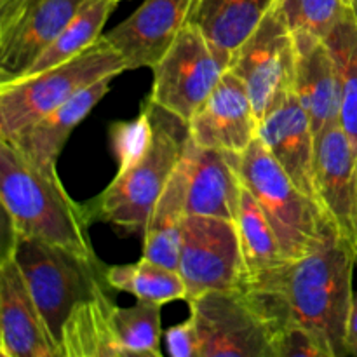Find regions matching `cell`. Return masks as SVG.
I'll use <instances>...</instances> for the list:
<instances>
[{"label": "cell", "instance_id": "obj_7", "mask_svg": "<svg viewBox=\"0 0 357 357\" xmlns=\"http://www.w3.org/2000/svg\"><path fill=\"white\" fill-rule=\"evenodd\" d=\"M229 66V58L197 26L187 24L152 66L153 82L146 101L188 124L216 89Z\"/></svg>", "mask_w": 357, "mask_h": 357}, {"label": "cell", "instance_id": "obj_19", "mask_svg": "<svg viewBox=\"0 0 357 357\" xmlns=\"http://www.w3.org/2000/svg\"><path fill=\"white\" fill-rule=\"evenodd\" d=\"M112 79L114 77H107V79H101L84 87L61 107L49 112L38 121L31 122L30 126H26L23 131H20L7 142L13 143L24 157H28L37 166H56V160H58L65 143L68 142L72 131L89 115L98 101H101V98L110 91Z\"/></svg>", "mask_w": 357, "mask_h": 357}, {"label": "cell", "instance_id": "obj_26", "mask_svg": "<svg viewBox=\"0 0 357 357\" xmlns=\"http://www.w3.org/2000/svg\"><path fill=\"white\" fill-rule=\"evenodd\" d=\"M337 68L340 124L357 150V16L347 14L324 38Z\"/></svg>", "mask_w": 357, "mask_h": 357}, {"label": "cell", "instance_id": "obj_10", "mask_svg": "<svg viewBox=\"0 0 357 357\" xmlns=\"http://www.w3.org/2000/svg\"><path fill=\"white\" fill-rule=\"evenodd\" d=\"M187 303L201 357H274L271 331L241 289L209 291Z\"/></svg>", "mask_w": 357, "mask_h": 357}, {"label": "cell", "instance_id": "obj_11", "mask_svg": "<svg viewBox=\"0 0 357 357\" xmlns=\"http://www.w3.org/2000/svg\"><path fill=\"white\" fill-rule=\"evenodd\" d=\"M87 0H33L0 24V82L20 79Z\"/></svg>", "mask_w": 357, "mask_h": 357}, {"label": "cell", "instance_id": "obj_14", "mask_svg": "<svg viewBox=\"0 0 357 357\" xmlns=\"http://www.w3.org/2000/svg\"><path fill=\"white\" fill-rule=\"evenodd\" d=\"M357 150L340 122L316 135L314 188L324 216L354 248V173Z\"/></svg>", "mask_w": 357, "mask_h": 357}, {"label": "cell", "instance_id": "obj_22", "mask_svg": "<svg viewBox=\"0 0 357 357\" xmlns=\"http://www.w3.org/2000/svg\"><path fill=\"white\" fill-rule=\"evenodd\" d=\"M278 0H197L190 24L229 61Z\"/></svg>", "mask_w": 357, "mask_h": 357}, {"label": "cell", "instance_id": "obj_6", "mask_svg": "<svg viewBox=\"0 0 357 357\" xmlns=\"http://www.w3.org/2000/svg\"><path fill=\"white\" fill-rule=\"evenodd\" d=\"M237 171L271 222L288 260L312 251L337 229L317 202L293 183L260 138L237 157Z\"/></svg>", "mask_w": 357, "mask_h": 357}, {"label": "cell", "instance_id": "obj_13", "mask_svg": "<svg viewBox=\"0 0 357 357\" xmlns=\"http://www.w3.org/2000/svg\"><path fill=\"white\" fill-rule=\"evenodd\" d=\"M197 0H145L105 38L121 52L128 70L152 68L190 24Z\"/></svg>", "mask_w": 357, "mask_h": 357}, {"label": "cell", "instance_id": "obj_24", "mask_svg": "<svg viewBox=\"0 0 357 357\" xmlns=\"http://www.w3.org/2000/svg\"><path fill=\"white\" fill-rule=\"evenodd\" d=\"M107 282L115 291H124L139 302L164 303L187 300V286L180 272L142 257L136 264L108 265Z\"/></svg>", "mask_w": 357, "mask_h": 357}, {"label": "cell", "instance_id": "obj_17", "mask_svg": "<svg viewBox=\"0 0 357 357\" xmlns=\"http://www.w3.org/2000/svg\"><path fill=\"white\" fill-rule=\"evenodd\" d=\"M258 138L267 146L272 157L281 164L293 183L317 202L314 188L316 135L309 114L295 93L289 94L282 103L272 108L261 119L258 126Z\"/></svg>", "mask_w": 357, "mask_h": 357}, {"label": "cell", "instance_id": "obj_25", "mask_svg": "<svg viewBox=\"0 0 357 357\" xmlns=\"http://www.w3.org/2000/svg\"><path fill=\"white\" fill-rule=\"evenodd\" d=\"M117 3V0H87L23 77L54 68L89 49L103 35L105 23Z\"/></svg>", "mask_w": 357, "mask_h": 357}, {"label": "cell", "instance_id": "obj_1", "mask_svg": "<svg viewBox=\"0 0 357 357\" xmlns=\"http://www.w3.org/2000/svg\"><path fill=\"white\" fill-rule=\"evenodd\" d=\"M352 244L331 230L312 251L288 261L261 284L241 289L260 312L268 331L286 323L309 330L330 357H347L351 317Z\"/></svg>", "mask_w": 357, "mask_h": 357}, {"label": "cell", "instance_id": "obj_35", "mask_svg": "<svg viewBox=\"0 0 357 357\" xmlns=\"http://www.w3.org/2000/svg\"><path fill=\"white\" fill-rule=\"evenodd\" d=\"M356 261H357V246H356Z\"/></svg>", "mask_w": 357, "mask_h": 357}, {"label": "cell", "instance_id": "obj_2", "mask_svg": "<svg viewBox=\"0 0 357 357\" xmlns=\"http://www.w3.org/2000/svg\"><path fill=\"white\" fill-rule=\"evenodd\" d=\"M0 201L13 237L40 239L96 258L87 204L73 201L56 166L40 167L7 139H0Z\"/></svg>", "mask_w": 357, "mask_h": 357}, {"label": "cell", "instance_id": "obj_27", "mask_svg": "<svg viewBox=\"0 0 357 357\" xmlns=\"http://www.w3.org/2000/svg\"><path fill=\"white\" fill-rule=\"evenodd\" d=\"M160 307L136 302L128 309H115V328L126 357H160Z\"/></svg>", "mask_w": 357, "mask_h": 357}, {"label": "cell", "instance_id": "obj_34", "mask_svg": "<svg viewBox=\"0 0 357 357\" xmlns=\"http://www.w3.org/2000/svg\"><path fill=\"white\" fill-rule=\"evenodd\" d=\"M351 3H352V9H354V13L357 16V0H351Z\"/></svg>", "mask_w": 357, "mask_h": 357}, {"label": "cell", "instance_id": "obj_31", "mask_svg": "<svg viewBox=\"0 0 357 357\" xmlns=\"http://www.w3.org/2000/svg\"><path fill=\"white\" fill-rule=\"evenodd\" d=\"M347 352H349V356L357 357V293H354V300H352V309H351V317H349Z\"/></svg>", "mask_w": 357, "mask_h": 357}, {"label": "cell", "instance_id": "obj_30", "mask_svg": "<svg viewBox=\"0 0 357 357\" xmlns=\"http://www.w3.org/2000/svg\"><path fill=\"white\" fill-rule=\"evenodd\" d=\"M166 344L167 354L173 357H201L197 328L190 316L187 321L167 330Z\"/></svg>", "mask_w": 357, "mask_h": 357}, {"label": "cell", "instance_id": "obj_5", "mask_svg": "<svg viewBox=\"0 0 357 357\" xmlns=\"http://www.w3.org/2000/svg\"><path fill=\"white\" fill-rule=\"evenodd\" d=\"M126 70L128 65L121 52L101 35L70 61L35 75L0 82V139L14 138L84 87L107 77H117Z\"/></svg>", "mask_w": 357, "mask_h": 357}, {"label": "cell", "instance_id": "obj_12", "mask_svg": "<svg viewBox=\"0 0 357 357\" xmlns=\"http://www.w3.org/2000/svg\"><path fill=\"white\" fill-rule=\"evenodd\" d=\"M257 117L243 80L227 70L211 96L188 122L190 139L199 146L241 153L258 138Z\"/></svg>", "mask_w": 357, "mask_h": 357}, {"label": "cell", "instance_id": "obj_29", "mask_svg": "<svg viewBox=\"0 0 357 357\" xmlns=\"http://www.w3.org/2000/svg\"><path fill=\"white\" fill-rule=\"evenodd\" d=\"M274 357H330L317 338L296 323H286L271 333Z\"/></svg>", "mask_w": 357, "mask_h": 357}, {"label": "cell", "instance_id": "obj_28", "mask_svg": "<svg viewBox=\"0 0 357 357\" xmlns=\"http://www.w3.org/2000/svg\"><path fill=\"white\" fill-rule=\"evenodd\" d=\"M274 9L293 33L305 31L323 40L354 10L351 0H278Z\"/></svg>", "mask_w": 357, "mask_h": 357}, {"label": "cell", "instance_id": "obj_23", "mask_svg": "<svg viewBox=\"0 0 357 357\" xmlns=\"http://www.w3.org/2000/svg\"><path fill=\"white\" fill-rule=\"evenodd\" d=\"M187 218V169L183 157L153 206L143 232V257L178 271L181 230Z\"/></svg>", "mask_w": 357, "mask_h": 357}, {"label": "cell", "instance_id": "obj_3", "mask_svg": "<svg viewBox=\"0 0 357 357\" xmlns=\"http://www.w3.org/2000/svg\"><path fill=\"white\" fill-rule=\"evenodd\" d=\"M152 136L142 152L121 162L117 176L87 202L91 218L112 223L131 234L145 232L153 206L183 157L188 124L164 108L146 101Z\"/></svg>", "mask_w": 357, "mask_h": 357}, {"label": "cell", "instance_id": "obj_16", "mask_svg": "<svg viewBox=\"0 0 357 357\" xmlns=\"http://www.w3.org/2000/svg\"><path fill=\"white\" fill-rule=\"evenodd\" d=\"M237 153L195 145L188 136L183 152L187 169V215L236 222L241 181Z\"/></svg>", "mask_w": 357, "mask_h": 357}, {"label": "cell", "instance_id": "obj_9", "mask_svg": "<svg viewBox=\"0 0 357 357\" xmlns=\"http://www.w3.org/2000/svg\"><path fill=\"white\" fill-rule=\"evenodd\" d=\"M178 272L187 286V300L209 291L241 289L244 264L236 222L187 215L181 230Z\"/></svg>", "mask_w": 357, "mask_h": 357}, {"label": "cell", "instance_id": "obj_18", "mask_svg": "<svg viewBox=\"0 0 357 357\" xmlns=\"http://www.w3.org/2000/svg\"><path fill=\"white\" fill-rule=\"evenodd\" d=\"M295 96L309 114L314 135L340 122V87L337 68L326 42L316 35L296 31Z\"/></svg>", "mask_w": 357, "mask_h": 357}, {"label": "cell", "instance_id": "obj_8", "mask_svg": "<svg viewBox=\"0 0 357 357\" xmlns=\"http://www.w3.org/2000/svg\"><path fill=\"white\" fill-rule=\"evenodd\" d=\"M295 35L272 7L236 49L229 70L246 86L258 121L295 93Z\"/></svg>", "mask_w": 357, "mask_h": 357}, {"label": "cell", "instance_id": "obj_21", "mask_svg": "<svg viewBox=\"0 0 357 357\" xmlns=\"http://www.w3.org/2000/svg\"><path fill=\"white\" fill-rule=\"evenodd\" d=\"M241 253L244 264V281L241 289L261 284L265 279L281 271L288 261L271 222L261 211L257 199L243 185L236 218Z\"/></svg>", "mask_w": 357, "mask_h": 357}, {"label": "cell", "instance_id": "obj_20", "mask_svg": "<svg viewBox=\"0 0 357 357\" xmlns=\"http://www.w3.org/2000/svg\"><path fill=\"white\" fill-rule=\"evenodd\" d=\"M112 288L103 286L75 307L63 328L61 357H126L117 328Z\"/></svg>", "mask_w": 357, "mask_h": 357}, {"label": "cell", "instance_id": "obj_32", "mask_svg": "<svg viewBox=\"0 0 357 357\" xmlns=\"http://www.w3.org/2000/svg\"><path fill=\"white\" fill-rule=\"evenodd\" d=\"M30 2H33V0H0V24L13 20Z\"/></svg>", "mask_w": 357, "mask_h": 357}, {"label": "cell", "instance_id": "obj_15", "mask_svg": "<svg viewBox=\"0 0 357 357\" xmlns=\"http://www.w3.org/2000/svg\"><path fill=\"white\" fill-rule=\"evenodd\" d=\"M0 354L59 357L45 321L9 250L0 261Z\"/></svg>", "mask_w": 357, "mask_h": 357}, {"label": "cell", "instance_id": "obj_4", "mask_svg": "<svg viewBox=\"0 0 357 357\" xmlns=\"http://www.w3.org/2000/svg\"><path fill=\"white\" fill-rule=\"evenodd\" d=\"M6 250L13 253L59 352L63 328L75 307L100 288L108 286V265L98 257L87 258L66 248L30 237L10 236Z\"/></svg>", "mask_w": 357, "mask_h": 357}, {"label": "cell", "instance_id": "obj_33", "mask_svg": "<svg viewBox=\"0 0 357 357\" xmlns=\"http://www.w3.org/2000/svg\"><path fill=\"white\" fill-rule=\"evenodd\" d=\"M357 246V155H356V173H354V253Z\"/></svg>", "mask_w": 357, "mask_h": 357}, {"label": "cell", "instance_id": "obj_36", "mask_svg": "<svg viewBox=\"0 0 357 357\" xmlns=\"http://www.w3.org/2000/svg\"><path fill=\"white\" fill-rule=\"evenodd\" d=\"M117 2H121V0H117Z\"/></svg>", "mask_w": 357, "mask_h": 357}]
</instances>
